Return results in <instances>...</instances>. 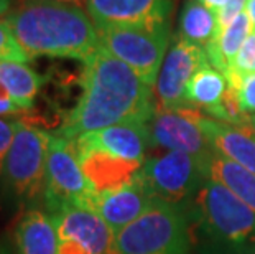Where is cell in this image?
<instances>
[{
  "instance_id": "e0dca14e",
  "label": "cell",
  "mask_w": 255,
  "mask_h": 254,
  "mask_svg": "<svg viewBox=\"0 0 255 254\" xmlns=\"http://www.w3.org/2000/svg\"><path fill=\"white\" fill-rule=\"evenodd\" d=\"M17 254H58V233L48 212L28 208L15 231Z\"/></svg>"
},
{
  "instance_id": "7c38bea8",
  "label": "cell",
  "mask_w": 255,
  "mask_h": 254,
  "mask_svg": "<svg viewBox=\"0 0 255 254\" xmlns=\"http://www.w3.org/2000/svg\"><path fill=\"white\" fill-rule=\"evenodd\" d=\"M51 216L59 240H73L86 246L92 254H112L114 231L94 210L66 205Z\"/></svg>"
},
{
  "instance_id": "8fae6325",
  "label": "cell",
  "mask_w": 255,
  "mask_h": 254,
  "mask_svg": "<svg viewBox=\"0 0 255 254\" xmlns=\"http://www.w3.org/2000/svg\"><path fill=\"white\" fill-rule=\"evenodd\" d=\"M155 200L156 198L138 172V175L126 185L94 195L89 208L101 215L116 235L140 218L155 203Z\"/></svg>"
},
{
  "instance_id": "7a4b0ae2",
  "label": "cell",
  "mask_w": 255,
  "mask_h": 254,
  "mask_svg": "<svg viewBox=\"0 0 255 254\" xmlns=\"http://www.w3.org/2000/svg\"><path fill=\"white\" fill-rule=\"evenodd\" d=\"M30 58L86 61L99 48V31L88 10L59 0H20L5 17Z\"/></svg>"
},
{
  "instance_id": "277c9868",
  "label": "cell",
  "mask_w": 255,
  "mask_h": 254,
  "mask_svg": "<svg viewBox=\"0 0 255 254\" xmlns=\"http://www.w3.org/2000/svg\"><path fill=\"white\" fill-rule=\"evenodd\" d=\"M51 134L21 122L0 172V200L21 208L45 193L46 157Z\"/></svg>"
},
{
  "instance_id": "83f0119b",
  "label": "cell",
  "mask_w": 255,
  "mask_h": 254,
  "mask_svg": "<svg viewBox=\"0 0 255 254\" xmlns=\"http://www.w3.org/2000/svg\"><path fill=\"white\" fill-rule=\"evenodd\" d=\"M198 2H201L203 5H206L208 8H211L213 12L219 13L221 10H224L227 7V3L231 2V0H198Z\"/></svg>"
},
{
  "instance_id": "6da1fadb",
  "label": "cell",
  "mask_w": 255,
  "mask_h": 254,
  "mask_svg": "<svg viewBox=\"0 0 255 254\" xmlns=\"http://www.w3.org/2000/svg\"><path fill=\"white\" fill-rule=\"evenodd\" d=\"M83 63L81 96L58 136L74 140L116 124L150 122L155 114L153 88L128 64L101 46Z\"/></svg>"
},
{
  "instance_id": "603a6c76",
  "label": "cell",
  "mask_w": 255,
  "mask_h": 254,
  "mask_svg": "<svg viewBox=\"0 0 255 254\" xmlns=\"http://www.w3.org/2000/svg\"><path fill=\"white\" fill-rule=\"evenodd\" d=\"M244 74H255V31H252L247 36V40L244 41L226 79L229 83V81L244 76Z\"/></svg>"
},
{
  "instance_id": "4fadbf2b",
  "label": "cell",
  "mask_w": 255,
  "mask_h": 254,
  "mask_svg": "<svg viewBox=\"0 0 255 254\" xmlns=\"http://www.w3.org/2000/svg\"><path fill=\"white\" fill-rule=\"evenodd\" d=\"M74 147L83 174L96 195L116 190L132 182L143 165L137 162L124 160L121 157H116L97 147H91L79 140H74Z\"/></svg>"
},
{
  "instance_id": "3957f363",
  "label": "cell",
  "mask_w": 255,
  "mask_h": 254,
  "mask_svg": "<svg viewBox=\"0 0 255 254\" xmlns=\"http://www.w3.org/2000/svg\"><path fill=\"white\" fill-rule=\"evenodd\" d=\"M194 207L209 254H255V212L229 188L208 178Z\"/></svg>"
},
{
  "instance_id": "d4e9b609",
  "label": "cell",
  "mask_w": 255,
  "mask_h": 254,
  "mask_svg": "<svg viewBox=\"0 0 255 254\" xmlns=\"http://www.w3.org/2000/svg\"><path fill=\"white\" fill-rule=\"evenodd\" d=\"M237 93L239 107L246 116H255V74H244L229 83Z\"/></svg>"
},
{
  "instance_id": "9a60e30c",
  "label": "cell",
  "mask_w": 255,
  "mask_h": 254,
  "mask_svg": "<svg viewBox=\"0 0 255 254\" xmlns=\"http://www.w3.org/2000/svg\"><path fill=\"white\" fill-rule=\"evenodd\" d=\"M74 140L137 164H143L146 160L145 152L151 144L148 122L116 124L101 131L84 134Z\"/></svg>"
},
{
  "instance_id": "52a82bcc",
  "label": "cell",
  "mask_w": 255,
  "mask_h": 254,
  "mask_svg": "<svg viewBox=\"0 0 255 254\" xmlns=\"http://www.w3.org/2000/svg\"><path fill=\"white\" fill-rule=\"evenodd\" d=\"M94 195L96 193L86 180L76 155L74 140L51 134L48 144L45 193H43L48 213L56 212L66 205L89 208Z\"/></svg>"
},
{
  "instance_id": "9c48e42d",
  "label": "cell",
  "mask_w": 255,
  "mask_h": 254,
  "mask_svg": "<svg viewBox=\"0 0 255 254\" xmlns=\"http://www.w3.org/2000/svg\"><path fill=\"white\" fill-rule=\"evenodd\" d=\"M140 175L156 200L176 207L208 180L206 172L194 157L176 150L148 157L140 169Z\"/></svg>"
},
{
  "instance_id": "cb8c5ba5",
  "label": "cell",
  "mask_w": 255,
  "mask_h": 254,
  "mask_svg": "<svg viewBox=\"0 0 255 254\" xmlns=\"http://www.w3.org/2000/svg\"><path fill=\"white\" fill-rule=\"evenodd\" d=\"M30 56L15 38L13 31L10 30L5 20H0V61H20L28 63Z\"/></svg>"
},
{
  "instance_id": "30bf717a",
  "label": "cell",
  "mask_w": 255,
  "mask_h": 254,
  "mask_svg": "<svg viewBox=\"0 0 255 254\" xmlns=\"http://www.w3.org/2000/svg\"><path fill=\"white\" fill-rule=\"evenodd\" d=\"M209 64L206 48L191 43L184 38L173 41L161 64L158 79H156V98L158 107L173 109V107L189 106L184 98L186 86L199 69Z\"/></svg>"
},
{
  "instance_id": "836d02e7",
  "label": "cell",
  "mask_w": 255,
  "mask_h": 254,
  "mask_svg": "<svg viewBox=\"0 0 255 254\" xmlns=\"http://www.w3.org/2000/svg\"><path fill=\"white\" fill-rule=\"evenodd\" d=\"M254 31H255V30H254Z\"/></svg>"
},
{
  "instance_id": "d6986e66",
  "label": "cell",
  "mask_w": 255,
  "mask_h": 254,
  "mask_svg": "<svg viewBox=\"0 0 255 254\" xmlns=\"http://www.w3.org/2000/svg\"><path fill=\"white\" fill-rule=\"evenodd\" d=\"M43 76L20 61H0V86L25 112L33 107Z\"/></svg>"
},
{
  "instance_id": "4316f807",
  "label": "cell",
  "mask_w": 255,
  "mask_h": 254,
  "mask_svg": "<svg viewBox=\"0 0 255 254\" xmlns=\"http://www.w3.org/2000/svg\"><path fill=\"white\" fill-rule=\"evenodd\" d=\"M25 112L21 107L15 102L10 96L5 93V89L0 86V117H7V116H17Z\"/></svg>"
},
{
  "instance_id": "44dd1931",
  "label": "cell",
  "mask_w": 255,
  "mask_h": 254,
  "mask_svg": "<svg viewBox=\"0 0 255 254\" xmlns=\"http://www.w3.org/2000/svg\"><path fill=\"white\" fill-rule=\"evenodd\" d=\"M221 33L218 13L198 0H189L180 15V36L184 40L206 46Z\"/></svg>"
},
{
  "instance_id": "4dcf8cb0",
  "label": "cell",
  "mask_w": 255,
  "mask_h": 254,
  "mask_svg": "<svg viewBox=\"0 0 255 254\" xmlns=\"http://www.w3.org/2000/svg\"><path fill=\"white\" fill-rule=\"evenodd\" d=\"M59 2H69V3H76V5H81V7H83L88 0H59Z\"/></svg>"
},
{
  "instance_id": "7402d4cb",
  "label": "cell",
  "mask_w": 255,
  "mask_h": 254,
  "mask_svg": "<svg viewBox=\"0 0 255 254\" xmlns=\"http://www.w3.org/2000/svg\"><path fill=\"white\" fill-rule=\"evenodd\" d=\"M227 86L229 84H227L224 74L208 64L191 78L186 86L184 98H186L188 104L204 107L211 114L222 104Z\"/></svg>"
},
{
  "instance_id": "5b68a950",
  "label": "cell",
  "mask_w": 255,
  "mask_h": 254,
  "mask_svg": "<svg viewBox=\"0 0 255 254\" xmlns=\"http://www.w3.org/2000/svg\"><path fill=\"white\" fill-rule=\"evenodd\" d=\"M112 254H191L188 218L180 207L161 200L114 235Z\"/></svg>"
},
{
  "instance_id": "8992f818",
  "label": "cell",
  "mask_w": 255,
  "mask_h": 254,
  "mask_svg": "<svg viewBox=\"0 0 255 254\" xmlns=\"http://www.w3.org/2000/svg\"><path fill=\"white\" fill-rule=\"evenodd\" d=\"M99 46L128 64L148 86L156 84L166 56L168 23L158 25H99Z\"/></svg>"
},
{
  "instance_id": "f546056e",
  "label": "cell",
  "mask_w": 255,
  "mask_h": 254,
  "mask_svg": "<svg viewBox=\"0 0 255 254\" xmlns=\"http://www.w3.org/2000/svg\"><path fill=\"white\" fill-rule=\"evenodd\" d=\"M12 10V0H0V17H7Z\"/></svg>"
},
{
  "instance_id": "1f68e13d",
  "label": "cell",
  "mask_w": 255,
  "mask_h": 254,
  "mask_svg": "<svg viewBox=\"0 0 255 254\" xmlns=\"http://www.w3.org/2000/svg\"><path fill=\"white\" fill-rule=\"evenodd\" d=\"M251 122H255V116H254V117H251Z\"/></svg>"
},
{
  "instance_id": "ba28073f",
  "label": "cell",
  "mask_w": 255,
  "mask_h": 254,
  "mask_svg": "<svg viewBox=\"0 0 255 254\" xmlns=\"http://www.w3.org/2000/svg\"><path fill=\"white\" fill-rule=\"evenodd\" d=\"M201 116L203 114L191 106L173 109L155 107V114L150 119L148 127L151 144L194 157L208 175L209 162L216 152L199 126Z\"/></svg>"
},
{
  "instance_id": "ac0fdd59",
  "label": "cell",
  "mask_w": 255,
  "mask_h": 254,
  "mask_svg": "<svg viewBox=\"0 0 255 254\" xmlns=\"http://www.w3.org/2000/svg\"><path fill=\"white\" fill-rule=\"evenodd\" d=\"M254 31L251 18L246 12H241L237 17L221 31L219 36H216L213 41L206 45V53H208L209 63L227 76L229 69L234 63L239 50L247 40V36Z\"/></svg>"
},
{
  "instance_id": "2e32d148",
  "label": "cell",
  "mask_w": 255,
  "mask_h": 254,
  "mask_svg": "<svg viewBox=\"0 0 255 254\" xmlns=\"http://www.w3.org/2000/svg\"><path fill=\"white\" fill-rule=\"evenodd\" d=\"M199 126L216 154L255 175V129L252 126L237 127L206 116H201Z\"/></svg>"
},
{
  "instance_id": "5bb4252c",
  "label": "cell",
  "mask_w": 255,
  "mask_h": 254,
  "mask_svg": "<svg viewBox=\"0 0 255 254\" xmlns=\"http://www.w3.org/2000/svg\"><path fill=\"white\" fill-rule=\"evenodd\" d=\"M86 10L99 25L168 23L170 0H88Z\"/></svg>"
},
{
  "instance_id": "484cf974",
  "label": "cell",
  "mask_w": 255,
  "mask_h": 254,
  "mask_svg": "<svg viewBox=\"0 0 255 254\" xmlns=\"http://www.w3.org/2000/svg\"><path fill=\"white\" fill-rule=\"evenodd\" d=\"M23 121H15V119L0 117V172H2L5 157L8 154L10 145L13 142V137L17 134L18 127Z\"/></svg>"
},
{
  "instance_id": "f1b7e54d",
  "label": "cell",
  "mask_w": 255,
  "mask_h": 254,
  "mask_svg": "<svg viewBox=\"0 0 255 254\" xmlns=\"http://www.w3.org/2000/svg\"><path fill=\"white\" fill-rule=\"evenodd\" d=\"M244 12L249 15V18H251V23H252L254 30H255V0H247Z\"/></svg>"
},
{
  "instance_id": "d6a6232c",
  "label": "cell",
  "mask_w": 255,
  "mask_h": 254,
  "mask_svg": "<svg viewBox=\"0 0 255 254\" xmlns=\"http://www.w3.org/2000/svg\"><path fill=\"white\" fill-rule=\"evenodd\" d=\"M251 124H252V127L255 129V122H251Z\"/></svg>"
},
{
  "instance_id": "ffe728a7",
  "label": "cell",
  "mask_w": 255,
  "mask_h": 254,
  "mask_svg": "<svg viewBox=\"0 0 255 254\" xmlns=\"http://www.w3.org/2000/svg\"><path fill=\"white\" fill-rule=\"evenodd\" d=\"M208 178L222 183L226 188L255 212V175L244 167L224 159L218 154L213 155L209 162Z\"/></svg>"
}]
</instances>
